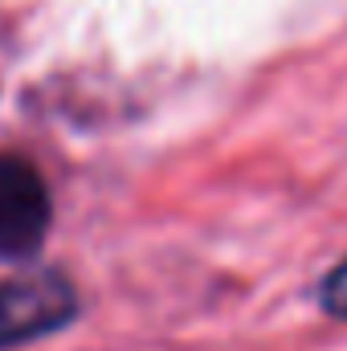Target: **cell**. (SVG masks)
<instances>
[{"mask_svg":"<svg viewBox=\"0 0 347 351\" xmlns=\"http://www.w3.org/2000/svg\"><path fill=\"white\" fill-rule=\"evenodd\" d=\"M82 311L78 286L62 269H29L0 282V351L58 335Z\"/></svg>","mask_w":347,"mask_h":351,"instance_id":"6da1fadb","label":"cell"},{"mask_svg":"<svg viewBox=\"0 0 347 351\" xmlns=\"http://www.w3.org/2000/svg\"><path fill=\"white\" fill-rule=\"evenodd\" d=\"M53 204L41 172L16 156L0 152V262L33 258L49 233Z\"/></svg>","mask_w":347,"mask_h":351,"instance_id":"7a4b0ae2","label":"cell"},{"mask_svg":"<svg viewBox=\"0 0 347 351\" xmlns=\"http://www.w3.org/2000/svg\"><path fill=\"white\" fill-rule=\"evenodd\" d=\"M319 302H323V311H327L331 319H344L347 323V258L323 278V286H319Z\"/></svg>","mask_w":347,"mask_h":351,"instance_id":"3957f363","label":"cell"}]
</instances>
